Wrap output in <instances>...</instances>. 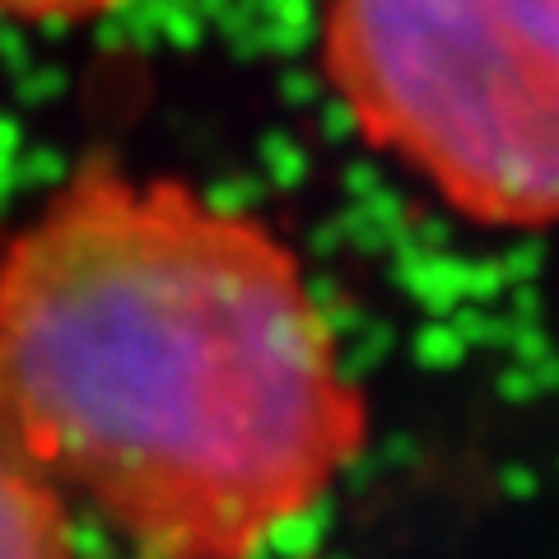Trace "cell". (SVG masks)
Segmentation results:
<instances>
[{
	"mask_svg": "<svg viewBox=\"0 0 559 559\" xmlns=\"http://www.w3.org/2000/svg\"><path fill=\"white\" fill-rule=\"evenodd\" d=\"M0 429L135 559H261L364 457L369 401L271 224L84 164L0 252Z\"/></svg>",
	"mask_w": 559,
	"mask_h": 559,
	"instance_id": "6da1fadb",
	"label": "cell"
},
{
	"mask_svg": "<svg viewBox=\"0 0 559 559\" xmlns=\"http://www.w3.org/2000/svg\"><path fill=\"white\" fill-rule=\"evenodd\" d=\"M326 80L480 229H559V0H331Z\"/></svg>",
	"mask_w": 559,
	"mask_h": 559,
	"instance_id": "7a4b0ae2",
	"label": "cell"
},
{
	"mask_svg": "<svg viewBox=\"0 0 559 559\" xmlns=\"http://www.w3.org/2000/svg\"><path fill=\"white\" fill-rule=\"evenodd\" d=\"M0 559H80L61 489L0 429Z\"/></svg>",
	"mask_w": 559,
	"mask_h": 559,
	"instance_id": "3957f363",
	"label": "cell"
},
{
	"mask_svg": "<svg viewBox=\"0 0 559 559\" xmlns=\"http://www.w3.org/2000/svg\"><path fill=\"white\" fill-rule=\"evenodd\" d=\"M121 5V0H0V14H14V20H90Z\"/></svg>",
	"mask_w": 559,
	"mask_h": 559,
	"instance_id": "277c9868",
	"label": "cell"
}]
</instances>
